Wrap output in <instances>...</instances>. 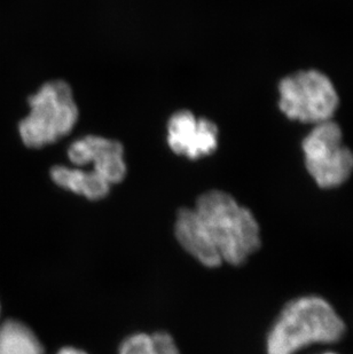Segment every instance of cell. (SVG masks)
<instances>
[{"label": "cell", "instance_id": "52a82bcc", "mask_svg": "<svg viewBox=\"0 0 353 354\" xmlns=\"http://www.w3.org/2000/svg\"><path fill=\"white\" fill-rule=\"evenodd\" d=\"M168 145L174 154L195 160L218 147V127L212 120L197 118L190 111L174 113L168 120Z\"/></svg>", "mask_w": 353, "mask_h": 354}, {"label": "cell", "instance_id": "3957f363", "mask_svg": "<svg viewBox=\"0 0 353 354\" xmlns=\"http://www.w3.org/2000/svg\"><path fill=\"white\" fill-rule=\"evenodd\" d=\"M347 331L333 305L320 296H302L281 310L267 335V354H296L314 344H333Z\"/></svg>", "mask_w": 353, "mask_h": 354}, {"label": "cell", "instance_id": "6da1fadb", "mask_svg": "<svg viewBox=\"0 0 353 354\" xmlns=\"http://www.w3.org/2000/svg\"><path fill=\"white\" fill-rule=\"evenodd\" d=\"M192 211L201 234L221 264L240 266L262 245L256 217L225 192L204 193Z\"/></svg>", "mask_w": 353, "mask_h": 354}, {"label": "cell", "instance_id": "8fae6325", "mask_svg": "<svg viewBox=\"0 0 353 354\" xmlns=\"http://www.w3.org/2000/svg\"><path fill=\"white\" fill-rule=\"evenodd\" d=\"M319 354H338V353H335V352L328 351V352H323V353H319Z\"/></svg>", "mask_w": 353, "mask_h": 354}, {"label": "cell", "instance_id": "277c9868", "mask_svg": "<svg viewBox=\"0 0 353 354\" xmlns=\"http://www.w3.org/2000/svg\"><path fill=\"white\" fill-rule=\"evenodd\" d=\"M30 111L19 124L21 140L28 148L45 147L73 130L80 111L71 85L64 80H51L29 97Z\"/></svg>", "mask_w": 353, "mask_h": 354}, {"label": "cell", "instance_id": "7a4b0ae2", "mask_svg": "<svg viewBox=\"0 0 353 354\" xmlns=\"http://www.w3.org/2000/svg\"><path fill=\"white\" fill-rule=\"evenodd\" d=\"M68 158L76 167L54 165L51 178L57 186L87 200H102L127 174L123 145L109 138L77 139L68 148Z\"/></svg>", "mask_w": 353, "mask_h": 354}, {"label": "cell", "instance_id": "ba28073f", "mask_svg": "<svg viewBox=\"0 0 353 354\" xmlns=\"http://www.w3.org/2000/svg\"><path fill=\"white\" fill-rule=\"evenodd\" d=\"M0 354H44V346L27 324L7 320L0 326Z\"/></svg>", "mask_w": 353, "mask_h": 354}, {"label": "cell", "instance_id": "30bf717a", "mask_svg": "<svg viewBox=\"0 0 353 354\" xmlns=\"http://www.w3.org/2000/svg\"><path fill=\"white\" fill-rule=\"evenodd\" d=\"M57 354H87V352L78 350L75 348H61L60 351L57 352Z\"/></svg>", "mask_w": 353, "mask_h": 354}, {"label": "cell", "instance_id": "5b68a950", "mask_svg": "<svg viewBox=\"0 0 353 354\" xmlns=\"http://www.w3.org/2000/svg\"><path fill=\"white\" fill-rule=\"evenodd\" d=\"M279 107L287 118L302 123L332 120L338 107V95L326 75L317 71H300L279 84Z\"/></svg>", "mask_w": 353, "mask_h": 354}, {"label": "cell", "instance_id": "8992f818", "mask_svg": "<svg viewBox=\"0 0 353 354\" xmlns=\"http://www.w3.org/2000/svg\"><path fill=\"white\" fill-rule=\"evenodd\" d=\"M307 171L321 188L344 184L353 172V153L342 142L341 127L333 120L317 124L303 141Z\"/></svg>", "mask_w": 353, "mask_h": 354}, {"label": "cell", "instance_id": "9c48e42d", "mask_svg": "<svg viewBox=\"0 0 353 354\" xmlns=\"http://www.w3.org/2000/svg\"><path fill=\"white\" fill-rule=\"evenodd\" d=\"M120 354H180L174 338L163 331L134 334L122 343Z\"/></svg>", "mask_w": 353, "mask_h": 354}]
</instances>
